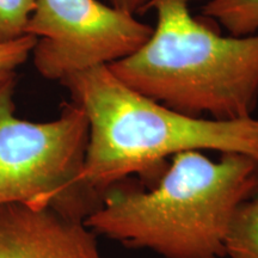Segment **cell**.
<instances>
[{
  "label": "cell",
  "mask_w": 258,
  "mask_h": 258,
  "mask_svg": "<svg viewBox=\"0 0 258 258\" xmlns=\"http://www.w3.org/2000/svg\"><path fill=\"white\" fill-rule=\"evenodd\" d=\"M84 111L89 139L82 179L101 196L133 175L156 180L166 159L186 151L240 153L258 161V120L194 117L122 83L108 66L59 82Z\"/></svg>",
  "instance_id": "obj_2"
},
{
  "label": "cell",
  "mask_w": 258,
  "mask_h": 258,
  "mask_svg": "<svg viewBox=\"0 0 258 258\" xmlns=\"http://www.w3.org/2000/svg\"><path fill=\"white\" fill-rule=\"evenodd\" d=\"M196 0H150L157 24L133 55L108 64L131 89L194 116L252 117L258 102V34L222 36L190 14Z\"/></svg>",
  "instance_id": "obj_3"
},
{
  "label": "cell",
  "mask_w": 258,
  "mask_h": 258,
  "mask_svg": "<svg viewBox=\"0 0 258 258\" xmlns=\"http://www.w3.org/2000/svg\"><path fill=\"white\" fill-rule=\"evenodd\" d=\"M202 15L219 22L232 36L258 34V0H207Z\"/></svg>",
  "instance_id": "obj_8"
},
{
  "label": "cell",
  "mask_w": 258,
  "mask_h": 258,
  "mask_svg": "<svg viewBox=\"0 0 258 258\" xmlns=\"http://www.w3.org/2000/svg\"><path fill=\"white\" fill-rule=\"evenodd\" d=\"M36 0H0V43L24 36Z\"/></svg>",
  "instance_id": "obj_9"
},
{
  "label": "cell",
  "mask_w": 258,
  "mask_h": 258,
  "mask_svg": "<svg viewBox=\"0 0 258 258\" xmlns=\"http://www.w3.org/2000/svg\"><path fill=\"white\" fill-rule=\"evenodd\" d=\"M258 258V195L241 203L225 240V258Z\"/></svg>",
  "instance_id": "obj_7"
},
{
  "label": "cell",
  "mask_w": 258,
  "mask_h": 258,
  "mask_svg": "<svg viewBox=\"0 0 258 258\" xmlns=\"http://www.w3.org/2000/svg\"><path fill=\"white\" fill-rule=\"evenodd\" d=\"M109 5L114 6L116 9L123 10V11L131 12V14H143L146 11L147 4L150 0H108Z\"/></svg>",
  "instance_id": "obj_11"
},
{
  "label": "cell",
  "mask_w": 258,
  "mask_h": 258,
  "mask_svg": "<svg viewBox=\"0 0 258 258\" xmlns=\"http://www.w3.org/2000/svg\"><path fill=\"white\" fill-rule=\"evenodd\" d=\"M37 38L24 35L17 40L0 43V85L16 80V70L28 60Z\"/></svg>",
  "instance_id": "obj_10"
},
{
  "label": "cell",
  "mask_w": 258,
  "mask_h": 258,
  "mask_svg": "<svg viewBox=\"0 0 258 258\" xmlns=\"http://www.w3.org/2000/svg\"><path fill=\"white\" fill-rule=\"evenodd\" d=\"M15 83L0 85V206L48 207L85 221L102 202L82 179L89 139L85 114L69 102L55 120L19 118Z\"/></svg>",
  "instance_id": "obj_4"
},
{
  "label": "cell",
  "mask_w": 258,
  "mask_h": 258,
  "mask_svg": "<svg viewBox=\"0 0 258 258\" xmlns=\"http://www.w3.org/2000/svg\"><path fill=\"white\" fill-rule=\"evenodd\" d=\"M257 195L256 159L186 151L171 158L151 188L121 182L109 189L85 224L98 237L163 258H225L235 211Z\"/></svg>",
  "instance_id": "obj_1"
},
{
  "label": "cell",
  "mask_w": 258,
  "mask_h": 258,
  "mask_svg": "<svg viewBox=\"0 0 258 258\" xmlns=\"http://www.w3.org/2000/svg\"><path fill=\"white\" fill-rule=\"evenodd\" d=\"M85 221L48 207L0 206V258H105Z\"/></svg>",
  "instance_id": "obj_6"
},
{
  "label": "cell",
  "mask_w": 258,
  "mask_h": 258,
  "mask_svg": "<svg viewBox=\"0 0 258 258\" xmlns=\"http://www.w3.org/2000/svg\"><path fill=\"white\" fill-rule=\"evenodd\" d=\"M25 34L37 38L31 51L37 72L60 82L133 55L153 27L99 0H36Z\"/></svg>",
  "instance_id": "obj_5"
}]
</instances>
